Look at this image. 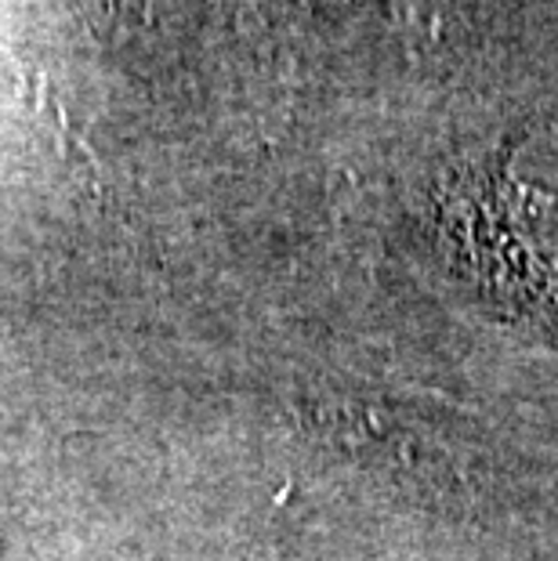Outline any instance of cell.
Returning a JSON list of instances; mask_svg holds the SVG:
<instances>
[{"instance_id": "cell-1", "label": "cell", "mask_w": 558, "mask_h": 561, "mask_svg": "<svg viewBox=\"0 0 558 561\" xmlns=\"http://www.w3.org/2000/svg\"><path fill=\"white\" fill-rule=\"evenodd\" d=\"M457 4L460 0H391L402 30L413 33V41H424V44L446 41L449 19L457 15Z\"/></svg>"}]
</instances>
